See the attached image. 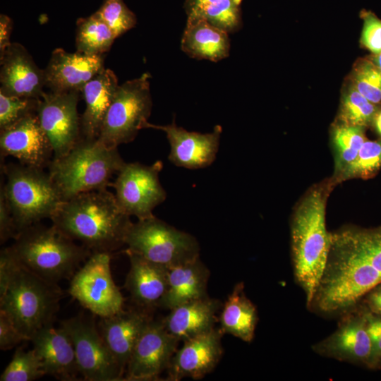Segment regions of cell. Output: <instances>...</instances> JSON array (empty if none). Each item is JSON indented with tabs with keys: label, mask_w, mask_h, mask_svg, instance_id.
<instances>
[{
	"label": "cell",
	"mask_w": 381,
	"mask_h": 381,
	"mask_svg": "<svg viewBox=\"0 0 381 381\" xmlns=\"http://www.w3.org/2000/svg\"><path fill=\"white\" fill-rule=\"evenodd\" d=\"M222 303L206 296L179 305L162 320L167 330L179 341L213 329Z\"/></svg>",
	"instance_id": "24"
},
{
	"label": "cell",
	"mask_w": 381,
	"mask_h": 381,
	"mask_svg": "<svg viewBox=\"0 0 381 381\" xmlns=\"http://www.w3.org/2000/svg\"><path fill=\"white\" fill-rule=\"evenodd\" d=\"M258 320L254 304L244 293L242 282L238 283L229 295L219 315L220 330L243 341L250 342Z\"/></svg>",
	"instance_id": "28"
},
{
	"label": "cell",
	"mask_w": 381,
	"mask_h": 381,
	"mask_svg": "<svg viewBox=\"0 0 381 381\" xmlns=\"http://www.w3.org/2000/svg\"><path fill=\"white\" fill-rule=\"evenodd\" d=\"M80 92L44 91L39 98L37 114L52 145L53 159L66 155L81 138Z\"/></svg>",
	"instance_id": "13"
},
{
	"label": "cell",
	"mask_w": 381,
	"mask_h": 381,
	"mask_svg": "<svg viewBox=\"0 0 381 381\" xmlns=\"http://www.w3.org/2000/svg\"><path fill=\"white\" fill-rule=\"evenodd\" d=\"M114 73L104 68L81 90L85 109L80 116L81 137L97 138L105 115L119 86Z\"/></svg>",
	"instance_id": "26"
},
{
	"label": "cell",
	"mask_w": 381,
	"mask_h": 381,
	"mask_svg": "<svg viewBox=\"0 0 381 381\" xmlns=\"http://www.w3.org/2000/svg\"><path fill=\"white\" fill-rule=\"evenodd\" d=\"M130 260L125 288L142 309L159 306L168 286L169 268L126 250Z\"/></svg>",
	"instance_id": "23"
},
{
	"label": "cell",
	"mask_w": 381,
	"mask_h": 381,
	"mask_svg": "<svg viewBox=\"0 0 381 381\" xmlns=\"http://www.w3.org/2000/svg\"><path fill=\"white\" fill-rule=\"evenodd\" d=\"M228 35L203 17L188 16L181 48L191 58L217 62L229 55L231 45Z\"/></svg>",
	"instance_id": "25"
},
{
	"label": "cell",
	"mask_w": 381,
	"mask_h": 381,
	"mask_svg": "<svg viewBox=\"0 0 381 381\" xmlns=\"http://www.w3.org/2000/svg\"><path fill=\"white\" fill-rule=\"evenodd\" d=\"M13 240L10 247L17 260L37 275L56 284L71 279L92 253L53 224H34Z\"/></svg>",
	"instance_id": "3"
},
{
	"label": "cell",
	"mask_w": 381,
	"mask_h": 381,
	"mask_svg": "<svg viewBox=\"0 0 381 381\" xmlns=\"http://www.w3.org/2000/svg\"><path fill=\"white\" fill-rule=\"evenodd\" d=\"M0 92L19 97H40L45 87L44 70L36 65L23 45L11 43L0 54Z\"/></svg>",
	"instance_id": "18"
},
{
	"label": "cell",
	"mask_w": 381,
	"mask_h": 381,
	"mask_svg": "<svg viewBox=\"0 0 381 381\" xmlns=\"http://www.w3.org/2000/svg\"><path fill=\"white\" fill-rule=\"evenodd\" d=\"M241 1V0H221L205 6L191 16L203 17L214 25L231 33L235 32L240 26Z\"/></svg>",
	"instance_id": "36"
},
{
	"label": "cell",
	"mask_w": 381,
	"mask_h": 381,
	"mask_svg": "<svg viewBox=\"0 0 381 381\" xmlns=\"http://www.w3.org/2000/svg\"><path fill=\"white\" fill-rule=\"evenodd\" d=\"M1 155L12 156L20 164L40 169L48 167L54 152L37 112L0 131Z\"/></svg>",
	"instance_id": "15"
},
{
	"label": "cell",
	"mask_w": 381,
	"mask_h": 381,
	"mask_svg": "<svg viewBox=\"0 0 381 381\" xmlns=\"http://www.w3.org/2000/svg\"><path fill=\"white\" fill-rule=\"evenodd\" d=\"M19 231L16 226L4 190L0 189V242L5 243L9 239H14Z\"/></svg>",
	"instance_id": "42"
},
{
	"label": "cell",
	"mask_w": 381,
	"mask_h": 381,
	"mask_svg": "<svg viewBox=\"0 0 381 381\" xmlns=\"http://www.w3.org/2000/svg\"><path fill=\"white\" fill-rule=\"evenodd\" d=\"M210 271L197 258L169 269L168 286L159 307L171 309L183 303L208 296Z\"/></svg>",
	"instance_id": "27"
},
{
	"label": "cell",
	"mask_w": 381,
	"mask_h": 381,
	"mask_svg": "<svg viewBox=\"0 0 381 381\" xmlns=\"http://www.w3.org/2000/svg\"><path fill=\"white\" fill-rule=\"evenodd\" d=\"M381 283V273L350 249L332 242L309 308L322 313L348 310Z\"/></svg>",
	"instance_id": "5"
},
{
	"label": "cell",
	"mask_w": 381,
	"mask_h": 381,
	"mask_svg": "<svg viewBox=\"0 0 381 381\" xmlns=\"http://www.w3.org/2000/svg\"><path fill=\"white\" fill-rule=\"evenodd\" d=\"M12 30L11 19L4 15L0 16V54L3 53L11 44L10 36Z\"/></svg>",
	"instance_id": "43"
},
{
	"label": "cell",
	"mask_w": 381,
	"mask_h": 381,
	"mask_svg": "<svg viewBox=\"0 0 381 381\" xmlns=\"http://www.w3.org/2000/svg\"><path fill=\"white\" fill-rule=\"evenodd\" d=\"M380 108L381 106L369 101L351 85L342 97L339 123L366 128L372 126Z\"/></svg>",
	"instance_id": "32"
},
{
	"label": "cell",
	"mask_w": 381,
	"mask_h": 381,
	"mask_svg": "<svg viewBox=\"0 0 381 381\" xmlns=\"http://www.w3.org/2000/svg\"><path fill=\"white\" fill-rule=\"evenodd\" d=\"M111 253L94 252L71 278L68 293L92 315L109 317L123 310L124 298L111 272Z\"/></svg>",
	"instance_id": "10"
},
{
	"label": "cell",
	"mask_w": 381,
	"mask_h": 381,
	"mask_svg": "<svg viewBox=\"0 0 381 381\" xmlns=\"http://www.w3.org/2000/svg\"><path fill=\"white\" fill-rule=\"evenodd\" d=\"M95 13L109 26L116 38L135 27L137 22L135 15L123 0H104Z\"/></svg>",
	"instance_id": "37"
},
{
	"label": "cell",
	"mask_w": 381,
	"mask_h": 381,
	"mask_svg": "<svg viewBox=\"0 0 381 381\" xmlns=\"http://www.w3.org/2000/svg\"><path fill=\"white\" fill-rule=\"evenodd\" d=\"M2 169L6 182L1 186L18 231L51 219L63 200L49 172L20 163L4 164Z\"/></svg>",
	"instance_id": "7"
},
{
	"label": "cell",
	"mask_w": 381,
	"mask_h": 381,
	"mask_svg": "<svg viewBox=\"0 0 381 381\" xmlns=\"http://www.w3.org/2000/svg\"><path fill=\"white\" fill-rule=\"evenodd\" d=\"M27 340L11 316L5 310L0 309V349L10 350L23 341Z\"/></svg>",
	"instance_id": "40"
},
{
	"label": "cell",
	"mask_w": 381,
	"mask_h": 381,
	"mask_svg": "<svg viewBox=\"0 0 381 381\" xmlns=\"http://www.w3.org/2000/svg\"><path fill=\"white\" fill-rule=\"evenodd\" d=\"M125 163L117 147H107L97 138L81 137L68 152L52 159L47 167L65 201L83 193L106 189Z\"/></svg>",
	"instance_id": "4"
},
{
	"label": "cell",
	"mask_w": 381,
	"mask_h": 381,
	"mask_svg": "<svg viewBox=\"0 0 381 381\" xmlns=\"http://www.w3.org/2000/svg\"><path fill=\"white\" fill-rule=\"evenodd\" d=\"M365 128L338 123L332 130V143L334 157V171L332 181L336 179L357 157L367 140Z\"/></svg>",
	"instance_id": "31"
},
{
	"label": "cell",
	"mask_w": 381,
	"mask_h": 381,
	"mask_svg": "<svg viewBox=\"0 0 381 381\" xmlns=\"http://www.w3.org/2000/svg\"><path fill=\"white\" fill-rule=\"evenodd\" d=\"M162 167L161 161L151 165L125 163L111 185L115 190L116 202L122 211L138 219L154 216L155 207L167 198L159 179Z\"/></svg>",
	"instance_id": "12"
},
{
	"label": "cell",
	"mask_w": 381,
	"mask_h": 381,
	"mask_svg": "<svg viewBox=\"0 0 381 381\" xmlns=\"http://www.w3.org/2000/svg\"><path fill=\"white\" fill-rule=\"evenodd\" d=\"M351 85L369 101L381 106V71L370 58L361 59L355 66Z\"/></svg>",
	"instance_id": "35"
},
{
	"label": "cell",
	"mask_w": 381,
	"mask_h": 381,
	"mask_svg": "<svg viewBox=\"0 0 381 381\" xmlns=\"http://www.w3.org/2000/svg\"><path fill=\"white\" fill-rule=\"evenodd\" d=\"M106 189L78 194L63 201L50 219L64 234L92 253L111 252L125 245L133 222Z\"/></svg>",
	"instance_id": "1"
},
{
	"label": "cell",
	"mask_w": 381,
	"mask_h": 381,
	"mask_svg": "<svg viewBox=\"0 0 381 381\" xmlns=\"http://www.w3.org/2000/svg\"><path fill=\"white\" fill-rule=\"evenodd\" d=\"M179 341L162 320H151L136 342L126 369V380H156L167 370Z\"/></svg>",
	"instance_id": "14"
},
{
	"label": "cell",
	"mask_w": 381,
	"mask_h": 381,
	"mask_svg": "<svg viewBox=\"0 0 381 381\" xmlns=\"http://www.w3.org/2000/svg\"><path fill=\"white\" fill-rule=\"evenodd\" d=\"M223 334L220 329L214 328L183 341L171 360L167 380L179 381L184 377L202 379L213 370L223 354L221 342Z\"/></svg>",
	"instance_id": "17"
},
{
	"label": "cell",
	"mask_w": 381,
	"mask_h": 381,
	"mask_svg": "<svg viewBox=\"0 0 381 381\" xmlns=\"http://www.w3.org/2000/svg\"><path fill=\"white\" fill-rule=\"evenodd\" d=\"M370 59L381 71V53L376 55H372Z\"/></svg>",
	"instance_id": "47"
},
{
	"label": "cell",
	"mask_w": 381,
	"mask_h": 381,
	"mask_svg": "<svg viewBox=\"0 0 381 381\" xmlns=\"http://www.w3.org/2000/svg\"><path fill=\"white\" fill-rule=\"evenodd\" d=\"M38 99L8 96L0 92V131L37 112Z\"/></svg>",
	"instance_id": "38"
},
{
	"label": "cell",
	"mask_w": 381,
	"mask_h": 381,
	"mask_svg": "<svg viewBox=\"0 0 381 381\" xmlns=\"http://www.w3.org/2000/svg\"><path fill=\"white\" fill-rule=\"evenodd\" d=\"M125 245L127 250L169 269L198 258L200 252L193 236L155 216L133 223Z\"/></svg>",
	"instance_id": "8"
},
{
	"label": "cell",
	"mask_w": 381,
	"mask_h": 381,
	"mask_svg": "<svg viewBox=\"0 0 381 381\" xmlns=\"http://www.w3.org/2000/svg\"><path fill=\"white\" fill-rule=\"evenodd\" d=\"M332 242L350 249L381 273V226L345 228L332 233Z\"/></svg>",
	"instance_id": "29"
},
{
	"label": "cell",
	"mask_w": 381,
	"mask_h": 381,
	"mask_svg": "<svg viewBox=\"0 0 381 381\" xmlns=\"http://www.w3.org/2000/svg\"><path fill=\"white\" fill-rule=\"evenodd\" d=\"M151 320L145 309L123 310L101 318L98 329L123 375L136 342Z\"/></svg>",
	"instance_id": "22"
},
{
	"label": "cell",
	"mask_w": 381,
	"mask_h": 381,
	"mask_svg": "<svg viewBox=\"0 0 381 381\" xmlns=\"http://www.w3.org/2000/svg\"><path fill=\"white\" fill-rule=\"evenodd\" d=\"M40 358L34 349L24 351L19 347L0 377L1 381H32L44 376Z\"/></svg>",
	"instance_id": "34"
},
{
	"label": "cell",
	"mask_w": 381,
	"mask_h": 381,
	"mask_svg": "<svg viewBox=\"0 0 381 381\" xmlns=\"http://www.w3.org/2000/svg\"><path fill=\"white\" fill-rule=\"evenodd\" d=\"M116 39L109 26L95 13L77 22V52L87 55H102Z\"/></svg>",
	"instance_id": "30"
},
{
	"label": "cell",
	"mask_w": 381,
	"mask_h": 381,
	"mask_svg": "<svg viewBox=\"0 0 381 381\" xmlns=\"http://www.w3.org/2000/svg\"><path fill=\"white\" fill-rule=\"evenodd\" d=\"M381 169V138L366 140L352 163L332 182L334 185L352 179H368Z\"/></svg>",
	"instance_id": "33"
},
{
	"label": "cell",
	"mask_w": 381,
	"mask_h": 381,
	"mask_svg": "<svg viewBox=\"0 0 381 381\" xmlns=\"http://www.w3.org/2000/svg\"><path fill=\"white\" fill-rule=\"evenodd\" d=\"M221 0H186L185 8L188 16L197 13L205 6Z\"/></svg>",
	"instance_id": "45"
},
{
	"label": "cell",
	"mask_w": 381,
	"mask_h": 381,
	"mask_svg": "<svg viewBox=\"0 0 381 381\" xmlns=\"http://www.w3.org/2000/svg\"><path fill=\"white\" fill-rule=\"evenodd\" d=\"M104 68L102 55L69 53L57 48L44 69L45 87L53 92H81L85 85Z\"/></svg>",
	"instance_id": "19"
},
{
	"label": "cell",
	"mask_w": 381,
	"mask_h": 381,
	"mask_svg": "<svg viewBox=\"0 0 381 381\" xmlns=\"http://www.w3.org/2000/svg\"><path fill=\"white\" fill-rule=\"evenodd\" d=\"M368 294L367 304L370 312L381 316V283Z\"/></svg>",
	"instance_id": "44"
},
{
	"label": "cell",
	"mask_w": 381,
	"mask_h": 381,
	"mask_svg": "<svg viewBox=\"0 0 381 381\" xmlns=\"http://www.w3.org/2000/svg\"><path fill=\"white\" fill-rule=\"evenodd\" d=\"M334 183L331 179L313 186L296 207L291 224L294 273L310 308L327 262L332 233L325 224V210Z\"/></svg>",
	"instance_id": "2"
},
{
	"label": "cell",
	"mask_w": 381,
	"mask_h": 381,
	"mask_svg": "<svg viewBox=\"0 0 381 381\" xmlns=\"http://www.w3.org/2000/svg\"><path fill=\"white\" fill-rule=\"evenodd\" d=\"M164 131L170 145L169 160L174 165L190 169L210 166L214 161L218 152L221 126L217 125L213 131L207 133L188 131L177 126L174 121L165 126L147 123L146 128Z\"/></svg>",
	"instance_id": "16"
},
{
	"label": "cell",
	"mask_w": 381,
	"mask_h": 381,
	"mask_svg": "<svg viewBox=\"0 0 381 381\" xmlns=\"http://www.w3.org/2000/svg\"><path fill=\"white\" fill-rule=\"evenodd\" d=\"M366 327L372 345L368 366L375 367L381 360V316L371 312L365 313Z\"/></svg>",
	"instance_id": "41"
},
{
	"label": "cell",
	"mask_w": 381,
	"mask_h": 381,
	"mask_svg": "<svg viewBox=\"0 0 381 381\" xmlns=\"http://www.w3.org/2000/svg\"><path fill=\"white\" fill-rule=\"evenodd\" d=\"M62 296L63 291L56 283L37 275L16 258L9 281L0 291V309L11 316L21 332L30 340L40 328L53 323Z\"/></svg>",
	"instance_id": "6"
},
{
	"label": "cell",
	"mask_w": 381,
	"mask_h": 381,
	"mask_svg": "<svg viewBox=\"0 0 381 381\" xmlns=\"http://www.w3.org/2000/svg\"><path fill=\"white\" fill-rule=\"evenodd\" d=\"M317 353L341 361L362 362L368 365L372 345L366 327L365 313L351 314L329 337L313 346Z\"/></svg>",
	"instance_id": "20"
},
{
	"label": "cell",
	"mask_w": 381,
	"mask_h": 381,
	"mask_svg": "<svg viewBox=\"0 0 381 381\" xmlns=\"http://www.w3.org/2000/svg\"><path fill=\"white\" fill-rule=\"evenodd\" d=\"M363 25L361 44L372 55L381 53V20L374 13L365 11L362 15Z\"/></svg>",
	"instance_id": "39"
},
{
	"label": "cell",
	"mask_w": 381,
	"mask_h": 381,
	"mask_svg": "<svg viewBox=\"0 0 381 381\" xmlns=\"http://www.w3.org/2000/svg\"><path fill=\"white\" fill-rule=\"evenodd\" d=\"M150 78L145 73L118 86L97 138L107 147L130 143L146 128L152 107Z\"/></svg>",
	"instance_id": "9"
},
{
	"label": "cell",
	"mask_w": 381,
	"mask_h": 381,
	"mask_svg": "<svg viewBox=\"0 0 381 381\" xmlns=\"http://www.w3.org/2000/svg\"><path fill=\"white\" fill-rule=\"evenodd\" d=\"M41 359L45 375L60 380H77L80 373L73 344L68 333L60 326L49 323L37 330L30 340Z\"/></svg>",
	"instance_id": "21"
},
{
	"label": "cell",
	"mask_w": 381,
	"mask_h": 381,
	"mask_svg": "<svg viewBox=\"0 0 381 381\" xmlns=\"http://www.w3.org/2000/svg\"><path fill=\"white\" fill-rule=\"evenodd\" d=\"M372 126L375 128L376 133L381 138V108L377 112L374 118Z\"/></svg>",
	"instance_id": "46"
},
{
	"label": "cell",
	"mask_w": 381,
	"mask_h": 381,
	"mask_svg": "<svg viewBox=\"0 0 381 381\" xmlns=\"http://www.w3.org/2000/svg\"><path fill=\"white\" fill-rule=\"evenodd\" d=\"M92 316L80 314L63 320L60 325L73 344L79 373L83 380L88 381L123 380V375Z\"/></svg>",
	"instance_id": "11"
}]
</instances>
